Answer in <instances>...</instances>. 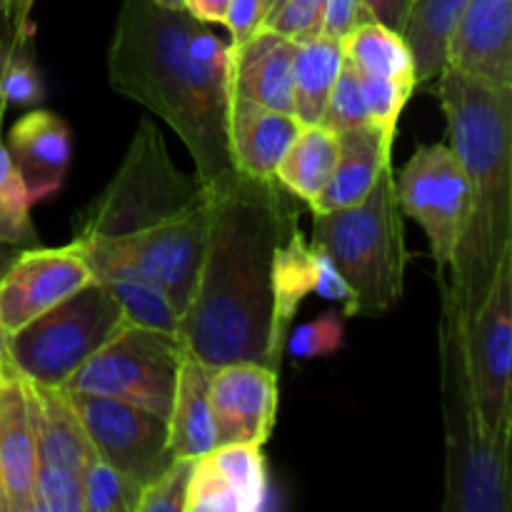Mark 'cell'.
I'll return each mask as SVG.
<instances>
[{
  "label": "cell",
  "instance_id": "6da1fadb",
  "mask_svg": "<svg viewBox=\"0 0 512 512\" xmlns=\"http://www.w3.org/2000/svg\"><path fill=\"white\" fill-rule=\"evenodd\" d=\"M295 195L278 180L235 175L210 193L198 280L178 340L208 368L253 360L280 373L273 353V258Z\"/></svg>",
  "mask_w": 512,
  "mask_h": 512
},
{
  "label": "cell",
  "instance_id": "7a4b0ae2",
  "mask_svg": "<svg viewBox=\"0 0 512 512\" xmlns=\"http://www.w3.org/2000/svg\"><path fill=\"white\" fill-rule=\"evenodd\" d=\"M110 88L173 128L208 193L238 175L228 145L230 48L188 10L123 0L108 50Z\"/></svg>",
  "mask_w": 512,
  "mask_h": 512
},
{
  "label": "cell",
  "instance_id": "3957f363",
  "mask_svg": "<svg viewBox=\"0 0 512 512\" xmlns=\"http://www.w3.org/2000/svg\"><path fill=\"white\" fill-rule=\"evenodd\" d=\"M208 223L210 193L175 168L160 128L143 118L113 180L78 215L75 243L128 260L168 293L183 318Z\"/></svg>",
  "mask_w": 512,
  "mask_h": 512
},
{
  "label": "cell",
  "instance_id": "277c9868",
  "mask_svg": "<svg viewBox=\"0 0 512 512\" xmlns=\"http://www.w3.org/2000/svg\"><path fill=\"white\" fill-rule=\"evenodd\" d=\"M435 95L448 123V145L468 180V213L450 258L448 303L470 323L512 248V90L490 88L443 68Z\"/></svg>",
  "mask_w": 512,
  "mask_h": 512
},
{
  "label": "cell",
  "instance_id": "5b68a950",
  "mask_svg": "<svg viewBox=\"0 0 512 512\" xmlns=\"http://www.w3.org/2000/svg\"><path fill=\"white\" fill-rule=\"evenodd\" d=\"M440 398L445 420V512L510 510V440L485 430L465 360V325L443 293Z\"/></svg>",
  "mask_w": 512,
  "mask_h": 512
},
{
  "label": "cell",
  "instance_id": "8992f818",
  "mask_svg": "<svg viewBox=\"0 0 512 512\" xmlns=\"http://www.w3.org/2000/svg\"><path fill=\"white\" fill-rule=\"evenodd\" d=\"M313 248H318L348 283L353 303L345 318L383 315L405 290L403 210L395 198L393 163L380 173L368 198L333 213H313Z\"/></svg>",
  "mask_w": 512,
  "mask_h": 512
},
{
  "label": "cell",
  "instance_id": "52a82bcc",
  "mask_svg": "<svg viewBox=\"0 0 512 512\" xmlns=\"http://www.w3.org/2000/svg\"><path fill=\"white\" fill-rule=\"evenodd\" d=\"M125 323L120 305L95 280L10 333L8 365L30 383L60 388Z\"/></svg>",
  "mask_w": 512,
  "mask_h": 512
},
{
  "label": "cell",
  "instance_id": "ba28073f",
  "mask_svg": "<svg viewBox=\"0 0 512 512\" xmlns=\"http://www.w3.org/2000/svg\"><path fill=\"white\" fill-rule=\"evenodd\" d=\"M183 355L175 335L125 323L60 388L120 400L168 420Z\"/></svg>",
  "mask_w": 512,
  "mask_h": 512
},
{
  "label": "cell",
  "instance_id": "9c48e42d",
  "mask_svg": "<svg viewBox=\"0 0 512 512\" xmlns=\"http://www.w3.org/2000/svg\"><path fill=\"white\" fill-rule=\"evenodd\" d=\"M23 385L35 445L33 512H83V470L98 453L63 388Z\"/></svg>",
  "mask_w": 512,
  "mask_h": 512
},
{
  "label": "cell",
  "instance_id": "30bf717a",
  "mask_svg": "<svg viewBox=\"0 0 512 512\" xmlns=\"http://www.w3.org/2000/svg\"><path fill=\"white\" fill-rule=\"evenodd\" d=\"M395 198L403 215L423 228L435 273H448L468 213V180L453 148L448 143H420L395 175Z\"/></svg>",
  "mask_w": 512,
  "mask_h": 512
},
{
  "label": "cell",
  "instance_id": "8fae6325",
  "mask_svg": "<svg viewBox=\"0 0 512 512\" xmlns=\"http://www.w3.org/2000/svg\"><path fill=\"white\" fill-rule=\"evenodd\" d=\"M465 360L475 403L493 438L512 433V248L500 258L498 273L478 313L465 325Z\"/></svg>",
  "mask_w": 512,
  "mask_h": 512
},
{
  "label": "cell",
  "instance_id": "7c38bea8",
  "mask_svg": "<svg viewBox=\"0 0 512 512\" xmlns=\"http://www.w3.org/2000/svg\"><path fill=\"white\" fill-rule=\"evenodd\" d=\"M65 395L78 413L95 453L123 475L130 493L138 500L140 490L173 463L165 420L113 398L68 390Z\"/></svg>",
  "mask_w": 512,
  "mask_h": 512
},
{
  "label": "cell",
  "instance_id": "4fadbf2b",
  "mask_svg": "<svg viewBox=\"0 0 512 512\" xmlns=\"http://www.w3.org/2000/svg\"><path fill=\"white\" fill-rule=\"evenodd\" d=\"M90 283L95 275L75 243L53 250L40 245L18 250L0 275V328L15 333Z\"/></svg>",
  "mask_w": 512,
  "mask_h": 512
},
{
  "label": "cell",
  "instance_id": "5bb4252c",
  "mask_svg": "<svg viewBox=\"0 0 512 512\" xmlns=\"http://www.w3.org/2000/svg\"><path fill=\"white\" fill-rule=\"evenodd\" d=\"M210 410L220 445L248 443L263 448L278 418V373L253 360L213 368Z\"/></svg>",
  "mask_w": 512,
  "mask_h": 512
},
{
  "label": "cell",
  "instance_id": "9a60e30c",
  "mask_svg": "<svg viewBox=\"0 0 512 512\" xmlns=\"http://www.w3.org/2000/svg\"><path fill=\"white\" fill-rule=\"evenodd\" d=\"M268 500V465L260 445H218L193 463L185 512H258Z\"/></svg>",
  "mask_w": 512,
  "mask_h": 512
},
{
  "label": "cell",
  "instance_id": "2e32d148",
  "mask_svg": "<svg viewBox=\"0 0 512 512\" xmlns=\"http://www.w3.org/2000/svg\"><path fill=\"white\" fill-rule=\"evenodd\" d=\"M443 68L512 90V0H468L448 38Z\"/></svg>",
  "mask_w": 512,
  "mask_h": 512
},
{
  "label": "cell",
  "instance_id": "e0dca14e",
  "mask_svg": "<svg viewBox=\"0 0 512 512\" xmlns=\"http://www.w3.org/2000/svg\"><path fill=\"white\" fill-rule=\"evenodd\" d=\"M5 148L33 203L60 193L73 155L70 128L60 115L45 108H33L15 120Z\"/></svg>",
  "mask_w": 512,
  "mask_h": 512
},
{
  "label": "cell",
  "instance_id": "ac0fdd59",
  "mask_svg": "<svg viewBox=\"0 0 512 512\" xmlns=\"http://www.w3.org/2000/svg\"><path fill=\"white\" fill-rule=\"evenodd\" d=\"M35 445L23 378L0 368V512H33Z\"/></svg>",
  "mask_w": 512,
  "mask_h": 512
},
{
  "label": "cell",
  "instance_id": "d6986e66",
  "mask_svg": "<svg viewBox=\"0 0 512 512\" xmlns=\"http://www.w3.org/2000/svg\"><path fill=\"white\" fill-rule=\"evenodd\" d=\"M293 53V40L265 28L230 50L233 98L293 115Z\"/></svg>",
  "mask_w": 512,
  "mask_h": 512
},
{
  "label": "cell",
  "instance_id": "ffe728a7",
  "mask_svg": "<svg viewBox=\"0 0 512 512\" xmlns=\"http://www.w3.org/2000/svg\"><path fill=\"white\" fill-rule=\"evenodd\" d=\"M393 140L395 135L373 123L338 133V160L333 175L318 198L310 200L308 208L313 213H333L363 203L378 183L380 173L393 163Z\"/></svg>",
  "mask_w": 512,
  "mask_h": 512
},
{
  "label": "cell",
  "instance_id": "44dd1931",
  "mask_svg": "<svg viewBox=\"0 0 512 512\" xmlns=\"http://www.w3.org/2000/svg\"><path fill=\"white\" fill-rule=\"evenodd\" d=\"M300 128L303 125L295 115L233 98L228 115V145L235 170L250 178L275 180L280 158Z\"/></svg>",
  "mask_w": 512,
  "mask_h": 512
},
{
  "label": "cell",
  "instance_id": "7402d4cb",
  "mask_svg": "<svg viewBox=\"0 0 512 512\" xmlns=\"http://www.w3.org/2000/svg\"><path fill=\"white\" fill-rule=\"evenodd\" d=\"M75 245L80 248L83 258L88 260L95 280L100 285H105L108 293L115 298V303L120 305L128 323L143 325V328L150 330H160V333H168L178 338L180 313L175 310L168 293L155 280H150L148 275H143L135 265L118 258V255L105 253V250L83 248L80 243Z\"/></svg>",
  "mask_w": 512,
  "mask_h": 512
},
{
  "label": "cell",
  "instance_id": "603a6c76",
  "mask_svg": "<svg viewBox=\"0 0 512 512\" xmlns=\"http://www.w3.org/2000/svg\"><path fill=\"white\" fill-rule=\"evenodd\" d=\"M210 375L213 368L203 365L190 353L183 355L175 380L173 405L165 420L168 450L173 458L198 460L220 445L208 398Z\"/></svg>",
  "mask_w": 512,
  "mask_h": 512
},
{
  "label": "cell",
  "instance_id": "cb8c5ba5",
  "mask_svg": "<svg viewBox=\"0 0 512 512\" xmlns=\"http://www.w3.org/2000/svg\"><path fill=\"white\" fill-rule=\"evenodd\" d=\"M315 255L313 243L300 230V215H295L285 225L273 258V353L278 360H283L300 303L313 293Z\"/></svg>",
  "mask_w": 512,
  "mask_h": 512
},
{
  "label": "cell",
  "instance_id": "d4e9b609",
  "mask_svg": "<svg viewBox=\"0 0 512 512\" xmlns=\"http://www.w3.org/2000/svg\"><path fill=\"white\" fill-rule=\"evenodd\" d=\"M343 43L328 35L295 43L293 53V115L300 125L320 123L328 95L343 70Z\"/></svg>",
  "mask_w": 512,
  "mask_h": 512
},
{
  "label": "cell",
  "instance_id": "484cf974",
  "mask_svg": "<svg viewBox=\"0 0 512 512\" xmlns=\"http://www.w3.org/2000/svg\"><path fill=\"white\" fill-rule=\"evenodd\" d=\"M338 160V135L320 123L303 125L280 158L275 180L303 203L318 198Z\"/></svg>",
  "mask_w": 512,
  "mask_h": 512
},
{
  "label": "cell",
  "instance_id": "4316f807",
  "mask_svg": "<svg viewBox=\"0 0 512 512\" xmlns=\"http://www.w3.org/2000/svg\"><path fill=\"white\" fill-rule=\"evenodd\" d=\"M468 0H415L405 20L403 38L415 60V78L430 83L445 65L448 38Z\"/></svg>",
  "mask_w": 512,
  "mask_h": 512
},
{
  "label": "cell",
  "instance_id": "83f0119b",
  "mask_svg": "<svg viewBox=\"0 0 512 512\" xmlns=\"http://www.w3.org/2000/svg\"><path fill=\"white\" fill-rule=\"evenodd\" d=\"M343 43L345 63L360 75H375V78L408 80L418 85L415 78V60L410 53L408 40L403 33L388 28L380 20L360 23Z\"/></svg>",
  "mask_w": 512,
  "mask_h": 512
},
{
  "label": "cell",
  "instance_id": "f1b7e54d",
  "mask_svg": "<svg viewBox=\"0 0 512 512\" xmlns=\"http://www.w3.org/2000/svg\"><path fill=\"white\" fill-rule=\"evenodd\" d=\"M30 208L33 198L10 160L3 140V123H0V245L13 250L40 245Z\"/></svg>",
  "mask_w": 512,
  "mask_h": 512
},
{
  "label": "cell",
  "instance_id": "f546056e",
  "mask_svg": "<svg viewBox=\"0 0 512 512\" xmlns=\"http://www.w3.org/2000/svg\"><path fill=\"white\" fill-rule=\"evenodd\" d=\"M135 503L123 475L95 455L83 470V512H135Z\"/></svg>",
  "mask_w": 512,
  "mask_h": 512
},
{
  "label": "cell",
  "instance_id": "4dcf8cb0",
  "mask_svg": "<svg viewBox=\"0 0 512 512\" xmlns=\"http://www.w3.org/2000/svg\"><path fill=\"white\" fill-rule=\"evenodd\" d=\"M320 125L333 130L335 135L370 125L368 113H365L363 90H360V73L350 68L348 63H343V70H340L338 80L330 90L328 103L320 115Z\"/></svg>",
  "mask_w": 512,
  "mask_h": 512
},
{
  "label": "cell",
  "instance_id": "1f68e13d",
  "mask_svg": "<svg viewBox=\"0 0 512 512\" xmlns=\"http://www.w3.org/2000/svg\"><path fill=\"white\" fill-rule=\"evenodd\" d=\"M415 88L418 85L408 83V80L360 75V90H363L365 113H368L370 123L378 125L385 133L395 135L400 113H403L405 103L413 98Z\"/></svg>",
  "mask_w": 512,
  "mask_h": 512
},
{
  "label": "cell",
  "instance_id": "d6a6232c",
  "mask_svg": "<svg viewBox=\"0 0 512 512\" xmlns=\"http://www.w3.org/2000/svg\"><path fill=\"white\" fill-rule=\"evenodd\" d=\"M0 93H3L5 105H38L43 100V80L35 68L33 35L28 38L15 35L13 50L5 63Z\"/></svg>",
  "mask_w": 512,
  "mask_h": 512
},
{
  "label": "cell",
  "instance_id": "836d02e7",
  "mask_svg": "<svg viewBox=\"0 0 512 512\" xmlns=\"http://www.w3.org/2000/svg\"><path fill=\"white\" fill-rule=\"evenodd\" d=\"M290 333L293 335H288L285 348L293 360L330 358L345 345V315H340L338 310H325L313 323L300 325Z\"/></svg>",
  "mask_w": 512,
  "mask_h": 512
},
{
  "label": "cell",
  "instance_id": "e575fe53",
  "mask_svg": "<svg viewBox=\"0 0 512 512\" xmlns=\"http://www.w3.org/2000/svg\"><path fill=\"white\" fill-rule=\"evenodd\" d=\"M190 458H173V463L155 480H150L138 495L135 512H185V493L193 473Z\"/></svg>",
  "mask_w": 512,
  "mask_h": 512
},
{
  "label": "cell",
  "instance_id": "d590c367",
  "mask_svg": "<svg viewBox=\"0 0 512 512\" xmlns=\"http://www.w3.org/2000/svg\"><path fill=\"white\" fill-rule=\"evenodd\" d=\"M323 8L325 0H280L265 15L263 28L300 43L323 33Z\"/></svg>",
  "mask_w": 512,
  "mask_h": 512
},
{
  "label": "cell",
  "instance_id": "8d00e7d4",
  "mask_svg": "<svg viewBox=\"0 0 512 512\" xmlns=\"http://www.w3.org/2000/svg\"><path fill=\"white\" fill-rule=\"evenodd\" d=\"M375 20L363 0H325L323 8V33L328 38L343 40L358 28L360 23Z\"/></svg>",
  "mask_w": 512,
  "mask_h": 512
},
{
  "label": "cell",
  "instance_id": "74e56055",
  "mask_svg": "<svg viewBox=\"0 0 512 512\" xmlns=\"http://www.w3.org/2000/svg\"><path fill=\"white\" fill-rule=\"evenodd\" d=\"M265 20V0H230L225 13V28L230 30V50L253 38Z\"/></svg>",
  "mask_w": 512,
  "mask_h": 512
},
{
  "label": "cell",
  "instance_id": "f35d334b",
  "mask_svg": "<svg viewBox=\"0 0 512 512\" xmlns=\"http://www.w3.org/2000/svg\"><path fill=\"white\" fill-rule=\"evenodd\" d=\"M315 285H313V293H318L320 298L325 300H338L343 303V315H348L350 303H353V293H350L348 283L345 278L340 275V270L315 248Z\"/></svg>",
  "mask_w": 512,
  "mask_h": 512
},
{
  "label": "cell",
  "instance_id": "ab89813d",
  "mask_svg": "<svg viewBox=\"0 0 512 512\" xmlns=\"http://www.w3.org/2000/svg\"><path fill=\"white\" fill-rule=\"evenodd\" d=\"M363 3L375 20H380V23L388 25V28L403 33L405 20H408L410 8H413L415 0H363Z\"/></svg>",
  "mask_w": 512,
  "mask_h": 512
},
{
  "label": "cell",
  "instance_id": "60d3db41",
  "mask_svg": "<svg viewBox=\"0 0 512 512\" xmlns=\"http://www.w3.org/2000/svg\"><path fill=\"white\" fill-rule=\"evenodd\" d=\"M230 0H185V10L205 25H223Z\"/></svg>",
  "mask_w": 512,
  "mask_h": 512
},
{
  "label": "cell",
  "instance_id": "b9f144b4",
  "mask_svg": "<svg viewBox=\"0 0 512 512\" xmlns=\"http://www.w3.org/2000/svg\"><path fill=\"white\" fill-rule=\"evenodd\" d=\"M33 5H35V0H8V8H5V13H8L10 23H13L15 35H18V38H28V35L35 33L33 20H30Z\"/></svg>",
  "mask_w": 512,
  "mask_h": 512
},
{
  "label": "cell",
  "instance_id": "7bdbcfd3",
  "mask_svg": "<svg viewBox=\"0 0 512 512\" xmlns=\"http://www.w3.org/2000/svg\"><path fill=\"white\" fill-rule=\"evenodd\" d=\"M13 43H15V28L13 23H10L8 15H3V18H0V83H3L5 63H8V55L10 50H13ZM5 108H8V105H5L3 93H0V123H3Z\"/></svg>",
  "mask_w": 512,
  "mask_h": 512
},
{
  "label": "cell",
  "instance_id": "ee69618b",
  "mask_svg": "<svg viewBox=\"0 0 512 512\" xmlns=\"http://www.w3.org/2000/svg\"><path fill=\"white\" fill-rule=\"evenodd\" d=\"M15 253H18V250H13V248H5V245H0V275H3L5 270H8V265L13 263Z\"/></svg>",
  "mask_w": 512,
  "mask_h": 512
},
{
  "label": "cell",
  "instance_id": "f6af8a7d",
  "mask_svg": "<svg viewBox=\"0 0 512 512\" xmlns=\"http://www.w3.org/2000/svg\"><path fill=\"white\" fill-rule=\"evenodd\" d=\"M155 3L168 10H185V0H155Z\"/></svg>",
  "mask_w": 512,
  "mask_h": 512
},
{
  "label": "cell",
  "instance_id": "bcb514c9",
  "mask_svg": "<svg viewBox=\"0 0 512 512\" xmlns=\"http://www.w3.org/2000/svg\"><path fill=\"white\" fill-rule=\"evenodd\" d=\"M5 340H8V333L0 328V365H5V360H8V355H5Z\"/></svg>",
  "mask_w": 512,
  "mask_h": 512
},
{
  "label": "cell",
  "instance_id": "7dc6e473",
  "mask_svg": "<svg viewBox=\"0 0 512 512\" xmlns=\"http://www.w3.org/2000/svg\"><path fill=\"white\" fill-rule=\"evenodd\" d=\"M278 3H280V0H265V15H268L270 10H273Z\"/></svg>",
  "mask_w": 512,
  "mask_h": 512
},
{
  "label": "cell",
  "instance_id": "c3c4849f",
  "mask_svg": "<svg viewBox=\"0 0 512 512\" xmlns=\"http://www.w3.org/2000/svg\"><path fill=\"white\" fill-rule=\"evenodd\" d=\"M5 8H8V0H0V18H3V15H8L5 13Z\"/></svg>",
  "mask_w": 512,
  "mask_h": 512
},
{
  "label": "cell",
  "instance_id": "681fc988",
  "mask_svg": "<svg viewBox=\"0 0 512 512\" xmlns=\"http://www.w3.org/2000/svg\"><path fill=\"white\" fill-rule=\"evenodd\" d=\"M5 363H8V360H5ZM0 368H3V365H0Z\"/></svg>",
  "mask_w": 512,
  "mask_h": 512
}]
</instances>
